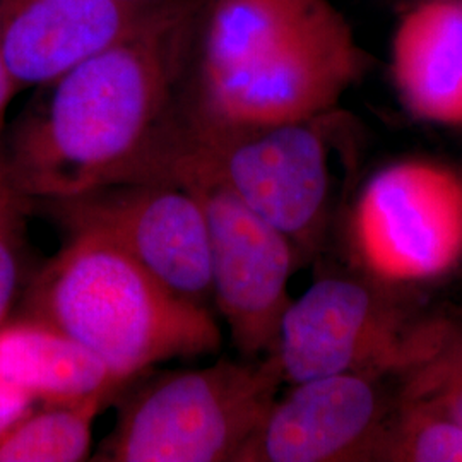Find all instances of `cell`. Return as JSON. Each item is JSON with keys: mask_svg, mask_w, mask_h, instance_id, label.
Instances as JSON below:
<instances>
[{"mask_svg": "<svg viewBox=\"0 0 462 462\" xmlns=\"http://www.w3.org/2000/svg\"><path fill=\"white\" fill-rule=\"evenodd\" d=\"M209 0H194L99 53L7 125L2 185L23 199L103 185L165 182L185 135V95Z\"/></svg>", "mask_w": 462, "mask_h": 462, "instance_id": "1", "label": "cell"}, {"mask_svg": "<svg viewBox=\"0 0 462 462\" xmlns=\"http://www.w3.org/2000/svg\"><path fill=\"white\" fill-rule=\"evenodd\" d=\"M66 236L24 284L19 317L59 330L125 382L219 349L223 336L208 307L175 295L99 235Z\"/></svg>", "mask_w": 462, "mask_h": 462, "instance_id": "2", "label": "cell"}, {"mask_svg": "<svg viewBox=\"0 0 462 462\" xmlns=\"http://www.w3.org/2000/svg\"><path fill=\"white\" fill-rule=\"evenodd\" d=\"M148 374L118 393L95 461L238 462L284 383L273 353Z\"/></svg>", "mask_w": 462, "mask_h": 462, "instance_id": "3", "label": "cell"}, {"mask_svg": "<svg viewBox=\"0 0 462 462\" xmlns=\"http://www.w3.org/2000/svg\"><path fill=\"white\" fill-rule=\"evenodd\" d=\"M364 69L345 16L320 0L290 32L247 64L206 81L189 74L187 124L208 129H263L322 118Z\"/></svg>", "mask_w": 462, "mask_h": 462, "instance_id": "4", "label": "cell"}, {"mask_svg": "<svg viewBox=\"0 0 462 462\" xmlns=\"http://www.w3.org/2000/svg\"><path fill=\"white\" fill-rule=\"evenodd\" d=\"M393 291L368 278L328 276L291 300L271 351L284 383L339 374L399 379L427 356L448 322L410 319Z\"/></svg>", "mask_w": 462, "mask_h": 462, "instance_id": "5", "label": "cell"}, {"mask_svg": "<svg viewBox=\"0 0 462 462\" xmlns=\"http://www.w3.org/2000/svg\"><path fill=\"white\" fill-rule=\"evenodd\" d=\"M349 250L391 290L450 274L462 263L461 173L425 160L380 168L353 206Z\"/></svg>", "mask_w": 462, "mask_h": 462, "instance_id": "6", "label": "cell"}, {"mask_svg": "<svg viewBox=\"0 0 462 462\" xmlns=\"http://www.w3.org/2000/svg\"><path fill=\"white\" fill-rule=\"evenodd\" d=\"M28 215L67 233H95L122 248L170 291L208 307L211 244L204 209L182 185H103L66 198L26 199Z\"/></svg>", "mask_w": 462, "mask_h": 462, "instance_id": "7", "label": "cell"}, {"mask_svg": "<svg viewBox=\"0 0 462 462\" xmlns=\"http://www.w3.org/2000/svg\"><path fill=\"white\" fill-rule=\"evenodd\" d=\"M319 120L240 131L187 124L175 160L211 173L301 254L317 245L329 206V152Z\"/></svg>", "mask_w": 462, "mask_h": 462, "instance_id": "8", "label": "cell"}, {"mask_svg": "<svg viewBox=\"0 0 462 462\" xmlns=\"http://www.w3.org/2000/svg\"><path fill=\"white\" fill-rule=\"evenodd\" d=\"M165 182L199 199L209 230L213 301L242 358L273 351L291 298L297 247L206 170L175 160Z\"/></svg>", "mask_w": 462, "mask_h": 462, "instance_id": "9", "label": "cell"}, {"mask_svg": "<svg viewBox=\"0 0 462 462\" xmlns=\"http://www.w3.org/2000/svg\"><path fill=\"white\" fill-rule=\"evenodd\" d=\"M387 380L339 374L290 385L238 462H375L394 404Z\"/></svg>", "mask_w": 462, "mask_h": 462, "instance_id": "10", "label": "cell"}, {"mask_svg": "<svg viewBox=\"0 0 462 462\" xmlns=\"http://www.w3.org/2000/svg\"><path fill=\"white\" fill-rule=\"evenodd\" d=\"M2 0V42L16 93L43 88L190 4Z\"/></svg>", "mask_w": 462, "mask_h": 462, "instance_id": "11", "label": "cell"}, {"mask_svg": "<svg viewBox=\"0 0 462 462\" xmlns=\"http://www.w3.org/2000/svg\"><path fill=\"white\" fill-rule=\"evenodd\" d=\"M391 76L411 116L462 125V0H421L401 16Z\"/></svg>", "mask_w": 462, "mask_h": 462, "instance_id": "12", "label": "cell"}, {"mask_svg": "<svg viewBox=\"0 0 462 462\" xmlns=\"http://www.w3.org/2000/svg\"><path fill=\"white\" fill-rule=\"evenodd\" d=\"M125 383L88 349L38 320L16 315L0 328V385L26 393L40 406L122 391Z\"/></svg>", "mask_w": 462, "mask_h": 462, "instance_id": "13", "label": "cell"}, {"mask_svg": "<svg viewBox=\"0 0 462 462\" xmlns=\"http://www.w3.org/2000/svg\"><path fill=\"white\" fill-rule=\"evenodd\" d=\"M118 393L101 391L74 402L40 406L0 442V462L86 461L95 420Z\"/></svg>", "mask_w": 462, "mask_h": 462, "instance_id": "14", "label": "cell"}, {"mask_svg": "<svg viewBox=\"0 0 462 462\" xmlns=\"http://www.w3.org/2000/svg\"><path fill=\"white\" fill-rule=\"evenodd\" d=\"M375 462H462V429L431 402L397 393Z\"/></svg>", "mask_w": 462, "mask_h": 462, "instance_id": "15", "label": "cell"}, {"mask_svg": "<svg viewBox=\"0 0 462 462\" xmlns=\"http://www.w3.org/2000/svg\"><path fill=\"white\" fill-rule=\"evenodd\" d=\"M397 393L431 402L462 429V328L448 322L439 345L399 377Z\"/></svg>", "mask_w": 462, "mask_h": 462, "instance_id": "16", "label": "cell"}, {"mask_svg": "<svg viewBox=\"0 0 462 462\" xmlns=\"http://www.w3.org/2000/svg\"><path fill=\"white\" fill-rule=\"evenodd\" d=\"M26 199L0 187V328L24 284Z\"/></svg>", "mask_w": 462, "mask_h": 462, "instance_id": "17", "label": "cell"}, {"mask_svg": "<svg viewBox=\"0 0 462 462\" xmlns=\"http://www.w3.org/2000/svg\"><path fill=\"white\" fill-rule=\"evenodd\" d=\"M40 406L33 397L7 385H0V442Z\"/></svg>", "mask_w": 462, "mask_h": 462, "instance_id": "18", "label": "cell"}, {"mask_svg": "<svg viewBox=\"0 0 462 462\" xmlns=\"http://www.w3.org/2000/svg\"><path fill=\"white\" fill-rule=\"evenodd\" d=\"M16 89L13 86V81L9 78V70L5 66V57H4V42H2V0H0V187L2 185V141L4 134L7 129L5 116H7V108L11 99L16 97Z\"/></svg>", "mask_w": 462, "mask_h": 462, "instance_id": "19", "label": "cell"}, {"mask_svg": "<svg viewBox=\"0 0 462 462\" xmlns=\"http://www.w3.org/2000/svg\"><path fill=\"white\" fill-rule=\"evenodd\" d=\"M135 2H144V4H160V5H166V4H180V2H189V0H135Z\"/></svg>", "mask_w": 462, "mask_h": 462, "instance_id": "20", "label": "cell"}, {"mask_svg": "<svg viewBox=\"0 0 462 462\" xmlns=\"http://www.w3.org/2000/svg\"><path fill=\"white\" fill-rule=\"evenodd\" d=\"M418 2H421V0H418Z\"/></svg>", "mask_w": 462, "mask_h": 462, "instance_id": "21", "label": "cell"}]
</instances>
